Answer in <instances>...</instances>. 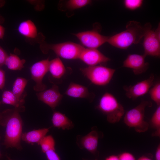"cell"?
I'll return each mask as SVG.
<instances>
[{
  "instance_id": "11",
  "label": "cell",
  "mask_w": 160,
  "mask_h": 160,
  "mask_svg": "<svg viewBox=\"0 0 160 160\" xmlns=\"http://www.w3.org/2000/svg\"><path fill=\"white\" fill-rule=\"evenodd\" d=\"M39 100L43 102L54 110L58 105L63 97L58 87L53 84L51 88L36 94Z\"/></svg>"
},
{
  "instance_id": "40",
  "label": "cell",
  "mask_w": 160,
  "mask_h": 160,
  "mask_svg": "<svg viewBox=\"0 0 160 160\" xmlns=\"http://www.w3.org/2000/svg\"><path fill=\"white\" fill-rule=\"evenodd\" d=\"M1 136H0V140H1Z\"/></svg>"
},
{
  "instance_id": "15",
  "label": "cell",
  "mask_w": 160,
  "mask_h": 160,
  "mask_svg": "<svg viewBox=\"0 0 160 160\" xmlns=\"http://www.w3.org/2000/svg\"><path fill=\"white\" fill-rule=\"evenodd\" d=\"M65 94L73 97L86 99L91 102L95 97V94L90 92L86 87L73 82L70 84Z\"/></svg>"
},
{
  "instance_id": "6",
  "label": "cell",
  "mask_w": 160,
  "mask_h": 160,
  "mask_svg": "<svg viewBox=\"0 0 160 160\" xmlns=\"http://www.w3.org/2000/svg\"><path fill=\"white\" fill-rule=\"evenodd\" d=\"M80 70L92 83L98 86H105L108 84L116 71L114 69L97 65L81 68Z\"/></svg>"
},
{
  "instance_id": "38",
  "label": "cell",
  "mask_w": 160,
  "mask_h": 160,
  "mask_svg": "<svg viewBox=\"0 0 160 160\" xmlns=\"http://www.w3.org/2000/svg\"><path fill=\"white\" fill-rule=\"evenodd\" d=\"M1 156H2V155H1V152H0V158L1 157Z\"/></svg>"
},
{
  "instance_id": "4",
  "label": "cell",
  "mask_w": 160,
  "mask_h": 160,
  "mask_svg": "<svg viewBox=\"0 0 160 160\" xmlns=\"http://www.w3.org/2000/svg\"><path fill=\"white\" fill-rule=\"evenodd\" d=\"M151 103L143 100L138 105L127 111L124 117V122L128 127L134 128L139 133L147 131L149 124L145 119V109L151 107Z\"/></svg>"
},
{
  "instance_id": "12",
  "label": "cell",
  "mask_w": 160,
  "mask_h": 160,
  "mask_svg": "<svg viewBox=\"0 0 160 160\" xmlns=\"http://www.w3.org/2000/svg\"><path fill=\"white\" fill-rule=\"evenodd\" d=\"M145 57L144 55L129 54L124 61L122 66L131 69L136 75L141 74L149 68V63L145 60Z\"/></svg>"
},
{
  "instance_id": "3",
  "label": "cell",
  "mask_w": 160,
  "mask_h": 160,
  "mask_svg": "<svg viewBox=\"0 0 160 160\" xmlns=\"http://www.w3.org/2000/svg\"><path fill=\"white\" fill-rule=\"evenodd\" d=\"M96 108L106 116L109 123L119 122L124 114L123 106L112 94L106 92L101 97Z\"/></svg>"
},
{
  "instance_id": "16",
  "label": "cell",
  "mask_w": 160,
  "mask_h": 160,
  "mask_svg": "<svg viewBox=\"0 0 160 160\" xmlns=\"http://www.w3.org/2000/svg\"><path fill=\"white\" fill-rule=\"evenodd\" d=\"M18 30L21 35L28 39H35L40 44L43 41L39 39L40 35L38 33L37 28L34 23L31 20H27L21 22L19 25Z\"/></svg>"
},
{
  "instance_id": "10",
  "label": "cell",
  "mask_w": 160,
  "mask_h": 160,
  "mask_svg": "<svg viewBox=\"0 0 160 160\" xmlns=\"http://www.w3.org/2000/svg\"><path fill=\"white\" fill-rule=\"evenodd\" d=\"M154 76L151 74L146 79L138 82L133 85L124 86V89L126 96L132 100L147 93L153 84Z\"/></svg>"
},
{
  "instance_id": "21",
  "label": "cell",
  "mask_w": 160,
  "mask_h": 160,
  "mask_svg": "<svg viewBox=\"0 0 160 160\" xmlns=\"http://www.w3.org/2000/svg\"><path fill=\"white\" fill-rule=\"evenodd\" d=\"M25 62V60L21 59L17 55L10 53L7 57L4 65L10 70H20L24 68Z\"/></svg>"
},
{
  "instance_id": "26",
  "label": "cell",
  "mask_w": 160,
  "mask_h": 160,
  "mask_svg": "<svg viewBox=\"0 0 160 160\" xmlns=\"http://www.w3.org/2000/svg\"><path fill=\"white\" fill-rule=\"evenodd\" d=\"M91 1L89 0H70L66 3L67 7L71 10L81 8L90 4Z\"/></svg>"
},
{
  "instance_id": "20",
  "label": "cell",
  "mask_w": 160,
  "mask_h": 160,
  "mask_svg": "<svg viewBox=\"0 0 160 160\" xmlns=\"http://www.w3.org/2000/svg\"><path fill=\"white\" fill-rule=\"evenodd\" d=\"M48 70L52 76L57 79L61 78L66 72L65 67L58 57L49 61Z\"/></svg>"
},
{
  "instance_id": "22",
  "label": "cell",
  "mask_w": 160,
  "mask_h": 160,
  "mask_svg": "<svg viewBox=\"0 0 160 160\" xmlns=\"http://www.w3.org/2000/svg\"><path fill=\"white\" fill-rule=\"evenodd\" d=\"M28 80L24 78L18 77L14 82L12 92L19 99H24L25 97L23 94Z\"/></svg>"
},
{
  "instance_id": "32",
  "label": "cell",
  "mask_w": 160,
  "mask_h": 160,
  "mask_svg": "<svg viewBox=\"0 0 160 160\" xmlns=\"http://www.w3.org/2000/svg\"><path fill=\"white\" fill-rule=\"evenodd\" d=\"M2 103L1 101H0V105ZM6 124L5 117L4 113L3 111L0 112V125L5 127Z\"/></svg>"
},
{
  "instance_id": "5",
  "label": "cell",
  "mask_w": 160,
  "mask_h": 160,
  "mask_svg": "<svg viewBox=\"0 0 160 160\" xmlns=\"http://www.w3.org/2000/svg\"><path fill=\"white\" fill-rule=\"evenodd\" d=\"M39 47L44 54L52 50L58 56L67 59H79L84 47L80 45L71 42L56 44H48L41 42Z\"/></svg>"
},
{
  "instance_id": "23",
  "label": "cell",
  "mask_w": 160,
  "mask_h": 160,
  "mask_svg": "<svg viewBox=\"0 0 160 160\" xmlns=\"http://www.w3.org/2000/svg\"><path fill=\"white\" fill-rule=\"evenodd\" d=\"M150 125L151 127L155 129L152 135L160 137V105L158 106L150 120Z\"/></svg>"
},
{
  "instance_id": "2",
  "label": "cell",
  "mask_w": 160,
  "mask_h": 160,
  "mask_svg": "<svg viewBox=\"0 0 160 160\" xmlns=\"http://www.w3.org/2000/svg\"><path fill=\"white\" fill-rule=\"evenodd\" d=\"M5 113L6 127L4 142L2 144L7 148H15L22 149L20 141L22 134L23 121L17 109H7Z\"/></svg>"
},
{
  "instance_id": "28",
  "label": "cell",
  "mask_w": 160,
  "mask_h": 160,
  "mask_svg": "<svg viewBox=\"0 0 160 160\" xmlns=\"http://www.w3.org/2000/svg\"><path fill=\"white\" fill-rule=\"evenodd\" d=\"M55 151L54 150H50L45 153L48 160H60L59 156Z\"/></svg>"
},
{
  "instance_id": "24",
  "label": "cell",
  "mask_w": 160,
  "mask_h": 160,
  "mask_svg": "<svg viewBox=\"0 0 160 160\" xmlns=\"http://www.w3.org/2000/svg\"><path fill=\"white\" fill-rule=\"evenodd\" d=\"M39 145H40L42 151L44 153L49 150H55V142L51 135L45 136L40 142Z\"/></svg>"
},
{
  "instance_id": "8",
  "label": "cell",
  "mask_w": 160,
  "mask_h": 160,
  "mask_svg": "<svg viewBox=\"0 0 160 160\" xmlns=\"http://www.w3.org/2000/svg\"><path fill=\"white\" fill-rule=\"evenodd\" d=\"M49 61L48 58L36 63L30 67L31 79L36 82L33 87V89L36 91H42L47 87V86L43 83L42 80L44 76L49 71Z\"/></svg>"
},
{
  "instance_id": "34",
  "label": "cell",
  "mask_w": 160,
  "mask_h": 160,
  "mask_svg": "<svg viewBox=\"0 0 160 160\" xmlns=\"http://www.w3.org/2000/svg\"><path fill=\"white\" fill-rule=\"evenodd\" d=\"M5 32L4 28L0 24V39H3Z\"/></svg>"
},
{
  "instance_id": "30",
  "label": "cell",
  "mask_w": 160,
  "mask_h": 160,
  "mask_svg": "<svg viewBox=\"0 0 160 160\" xmlns=\"http://www.w3.org/2000/svg\"><path fill=\"white\" fill-rule=\"evenodd\" d=\"M8 55L4 50L0 46V68L4 64Z\"/></svg>"
},
{
  "instance_id": "27",
  "label": "cell",
  "mask_w": 160,
  "mask_h": 160,
  "mask_svg": "<svg viewBox=\"0 0 160 160\" xmlns=\"http://www.w3.org/2000/svg\"><path fill=\"white\" fill-rule=\"evenodd\" d=\"M142 0H125L124 5L125 7L130 10H135L140 8L142 5Z\"/></svg>"
},
{
  "instance_id": "36",
  "label": "cell",
  "mask_w": 160,
  "mask_h": 160,
  "mask_svg": "<svg viewBox=\"0 0 160 160\" xmlns=\"http://www.w3.org/2000/svg\"><path fill=\"white\" fill-rule=\"evenodd\" d=\"M137 160H152L151 159L145 156H143L140 157Z\"/></svg>"
},
{
  "instance_id": "13",
  "label": "cell",
  "mask_w": 160,
  "mask_h": 160,
  "mask_svg": "<svg viewBox=\"0 0 160 160\" xmlns=\"http://www.w3.org/2000/svg\"><path fill=\"white\" fill-rule=\"evenodd\" d=\"M79 59L89 66H94L111 60L97 49L84 48L81 52Z\"/></svg>"
},
{
  "instance_id": "39",
  "label": "cell",
  "mask_w": 160,
  "mask_h": 160,
  "mask_svg": "<svg viewBox=\"0 0 160 160\" xmlns=\"http://www.w3.org/2000/svg\"><path fill=\"white\" fill-rule=\"evenodd\" d=\"M83 160H85V159H83ZM97 160V159H95V160Z\"/></svg>"
},
{
  "instance_id": "1",
  "label": "cell",
  "mask_w": 160,
  "mask_h": 160,
  "mask_svg": "<svg viewBox=\"0 0 160 160\" xmlns=\"http://www.w3.org/2000/svg\"><path fill=\"white\" fill-rule=\"evenodd\" d=\"M146 27V23L142 25L137 21H129L126 25L125 30L109 36L107 42L116 47L126 49L132 44L140 42L143 37Z\"/></svg>"
},
{
  "instance_id": "33",
  "label": "cell",
  "mask_w": 160,
  "mask_h": 160,
  "mask_svg": "<svg viewBox=\"0 0 160 160\" xmlns=\"http://www.w3.org/2000/svg\"><path fill=\"white\" fill-rule=\"evenodd\" d=\"M155 160H160V145L159 144L156 150L155 155Z\"/></svg>"
},
{
  "instance_id": "35",
  "label": "cell",
  "mask_w": 160,
  "mask_h": 160,
  "mask_svg": "<svg viewBox=\"0 0 160 160\" xmlns=\"http://www.w3.org/2000/svg\"><path fill=\"white\" fill-rule=\"evenodd\" d=\"M105 160H119L118 156L115 155H112L107 157Z\"/></svg>"
},
{
  "instance_id": "14",
  "label": "cell",
  "mask_w": 160,
  "mask_h": 160,
  "mask_svg": "<svg viewBox=\"0 0 160 160\" xmlns=\"http://www.w3.org/2000/svg\"><path fill=\"white\" fill-rule=\"evenodd\" d=\"M100 135L95 130H92L84 136H77L76 143L81 149L85 148L92 153L97 152V147Z\"/></svg>"
},
{
  "instance_id": "7",
  "label": "cell",
  "mask_w": 160,
  "mask_h": 160,
  "mask_svg": "<svg viewBox=\"0 0 160 160\" xmlns=\"http://www.w3.org/2000/svg\"><path fill=\"white\" fill-rule=\"evenodd\" d=\"M146 24V28L143 37V55L145 56H150L159 57L160 56V38L151 29L150 23Z\"/></svg>"
},
{
  "instance_id": "17",
  "label": "cell",
  "mask_w": 160,
  "mask_h": 160,
  "mask_svg": "<svg viewBox=\"0 0 160 160\" xmlns=\"http://www.w3.org/2000/svg\"><path fill=\"white\" fill-rule=\"evenodd\" d=\"M2 103L13 106L20 112L24 111L25 107L24 106V99L21 100L17 97L13 93L9 90L4 91L2 95Z\"/></svg>"
},
{
  "instance_id": "9",
  "label": "cell",
  "mask_w": 160,
  "mask_h": 160,
  "mask_svg": "<svg viewBox=\"0 0 160 160\" xmlns=\"http://www.w3.org/2000/svg\"><path fill=\"white\" fill-rule=\"evenodd\" d=\"M74 35L87 48L94 49L107 42L109 37L103 35L95 30L82 32Z\"/></svg>"
},
{
  "instance_id": "18",
  "label": "cell",
  "mask_w": 160,
  "mask_h": 160,
  "mask_svg": "<svg viewBox=\"0 0 160 160\" xmlns=\"http://www.w3.org/2000/svg\"><path fill=\"white\" fill-rule=\"evenodd\" d=\"M49 128L33 130L22 134L21 139L28 143H37L38 145L41 140L46 136Z\"/></svg>"
},
{
  "instance_id": "29",
  "label": "cell",
  "mask_w": 160,
  "mask_h": 160,
  "mask_svg": "<svg viewBox=\"0 0 160 160\" xmlns=\"http://www.w3.org/2000/svg\"><path fill=\"white\" fill-rule=\"evenodd\" d=\"M119 160H136L134 155L128 152H124L118 156Z\"/></svg>"
},
{
  "instance_id": "37",
  "label": "cell",
  "mask_w": 160,
  "mask_h": 160,
  "mask_svg": "<svg viewBox=\"0 0 160 160\" xmlns=\"http://www.w3.org/2000/svg\"><path fill=\"white\" fill-rule=\"evenodd\" d=\"M6 157L8 160H13L11 159L7 155H6Z\"/></svg>"
},
{
  "instance_id": "31",
  "label": "cell",
  "mask_w": 160,
  "mask_h": 160,
  "mask_svg": "<svg viewBox=\"0 0 160 160\" xmlns=\"http://www.w3.org/2000/svg\"><path fill=\"white\" fill-rule=\"evenodd\" d=\"M5 83V73L0 68V89H2L4 88Z\"/></svg>"
},
{
  "instance_id": "19",
  "label": "cell",
  "mask_w": 160,
  "mask_h": 160,
  "mask_svg": "<svg viewBox=\"0 0 160 160\" xmlns=\"http://www.w3.org/2000/svg\"><path fill=\"white\" fill-rule=\"evenodd\" d=\"M52 121L54 127L63 130H70L73 128V122L65 114L55 111L53 114Z\"/></svg>"
},
{
  "instance_id": "25",
  "label": "cell",
  "mask_w": 160,
  "mask_h": 160,
  "mask_svg": "<svg viewBox=\"0 0 160 160\" xmlns=\"http://www.w3.org/2000/svg\"><path fill=\"white\" fill-rule=\"evenodd\" d=\"M151 99L158 106L160 105V83L158 82L149 91Z\"/></svg>"
}]
</instances>
